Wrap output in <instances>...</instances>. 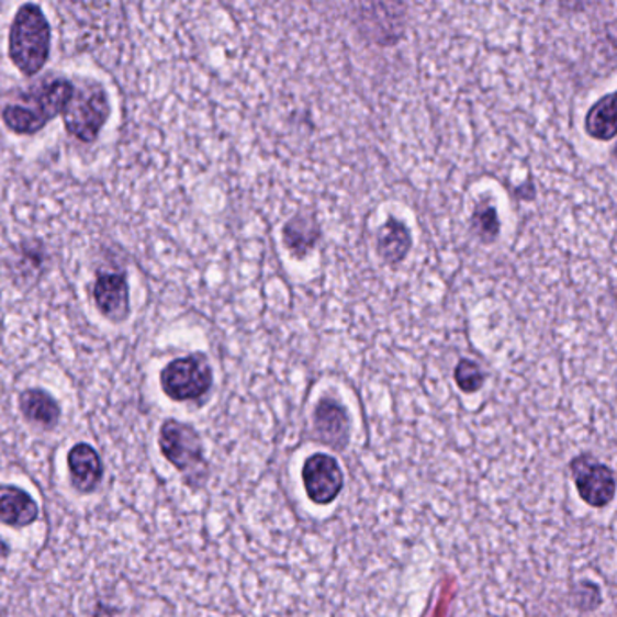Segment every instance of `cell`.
I'll list each match as a JSON object with an SVG mask.
<instances>
[{
	"mask_svg": "<svg viewBox=\"0 0 617 617\" xmlns=\"http://www.w3.org/2000/svg\"><path fill=\"white\" fill-rule=\"evenodd\" d=\"M72 94L71 78L49 75L33 83L15 102L2 109L5 130L16 136H35L53 120L63 116Z\"/></svg>",
	"mask_w": 617,
	"mask_h": 617,
	"instance_id": "obj_1",
	"label": "cell"
},
{
	"mask_svg": "<svg viewBox=\"0 0 617 617\" xmlns=\"http://www.w3.org/2000/svg\"><path fill=\"white\" fill-rule=\"evenodd\" d=\"M52 53V24L41 5L22 4L15 11L8 35V55L13 66L26 78L46 67Z\"/></svg>",
	"mask_w": 617,
	"mask_h": 617,
	"instance_id": "obj_2",
	"label": "cell"
},
{
	"mask_svg": "<svg viewBox=\"0 0 617 617\" xmlns=\"http://www.w3.org/2000/svg\"><path fill=\"white\" fill-rule=\"evenodd\" d=\"M72 94L63 113L64 127L80 144H93L113 113L108 89L97 78L75 77Z\"/></svg>",
	"mask_w": 617,
	"mask_h": 617,
	"instance_id": "obj_3",
	"label": "cell"
},
{
	"mask_svg": "<svg viewBox=\"0 0 617 617\" xmlns=\"http://www.w3.org/2000/svg\"><path fill=\"white\" fill-rule=\"evenodd\" d=\"M214 384L209 357L201 351L170 360L160 371V386L165 395L175 402L198 401L205 396Z\"/></svg>",
	"mask_w": 617,
	"mask_h": 617,
	"instance_id": "obj_4",
	"label": "cell"
},
{
	"mask_svg": "<svg viewBox=\"0 0 617 617\" xmlns=\"http://www.w3.org/2000/svg\"><path fill=\"white\" fill-rule=\"evenodd\" d=\"M160 449L164 457L181 473H205V449L200 433L191 424L180 423L175 418L165 420L160 427Z\"/></svg>",
	"mask_w": 617,
	"mask_h": 617,
	"instance_id": "obj_5",
	"label": "cell"
},
{
	"mask_svg": "<svg viewBox=\"0 0 617 617\" xmlns=\"http://www.w3.org/2000/svg\"><path fill=\"white\" fill-rule=\"evenodd\" d=\"M94 306L113 325H124L131 315L130 278L125 270H98L93 284Z\"/></svg>",
	"mask_w": 617,
	"mask_h": 617,
	"instance_id": "obj_6",
	"label": "cell"
},
{
	"mask_svg": "<svg viewBox=\"0 0 617 617\" xmlns=\"http://www.w3.org/2000/svg\"><path fill=\"white\" fill-rule=\"evenodd\" d=\"M572 479L577 493L591 507H605L616 494V479L613 469L597 462L591 455H582L571 462Z\"/></svg>",
	"mask_w": 617,
	"mask_h": 617,
	"instance_id": "obj_7",
	"label": "cell"
},
{
	"mask_svg": "<svg viewBox=\"0 0 617 617\" xmlns=\"http://www.w3.org/2000/svg\"><path fill=\"white\" fill-rule=\"evenodd\" d=\"M303 484L308 498L317 505H328L339 496L345 484L340 465L334 457L315 453L303 465Z\"/></svg>",
	"mask_w": 617,
	"mask_h": 617,
	"instance_id": "obj_8",
	"label": "cell"
},
{
	"mask_svg": "<svg viewBox=\"0 0 617 617\" xmlns=\"http://www.w3.org/2000/svg\"><path fill=\"white\" fill-rule=\"evenodd\" d=\"M67 468L71 482L80 493H93L103 476L102 460L89 444H77L69 449Z\"/></svg>",
	"mask_w": 617,
	"mask_h": 617,
	"instance_id": "obj_9",
	"label": "cell"
},
{
	"mask_svg": "<svg viewBox=\"0 0 617 617\" xmlns=\"http://www.w3.org/2000/svg\"><path fill=\"white\" fill-rule=\"evenodd\" d=\"M315 427L319 437L332 448L345 449L350 438V418L345 407L334 399H323L315 407Z\"/></svg>",
	"mask_w": 617,
	"mask_h": 617,
	"instance_id": "obj_10",
	"label": "cell"
},
{
	"mask_svg": "<svg viewBox=\"0 0 617 617\" xmlns=\"http://www.w3.org/2000/svg\"><path fill=\"white\" fill-rule=\"evenodd\" d=\"M38 518V505L24 489L0 485V521L10 527H27Z\"/></svg>",
	"mask_w": 617,
	"mask_h": 617,
	"instance_id": "obj_11",
	"label": "cell"
},
{
	"mask_svg": "<svg viewBox=\"0 0 617 617\" xmlns=\"http://www.w3.org/2000/svg\"><path fill=\"white\" fill-rule=\"evenodd\" d=\"M19 407L27 423L44 429H53L60 423V404L57 399L41 388L24 390L19 396Z\"/></svg>",
	"mask_w": 617,
	"mask_h": 617,
	"instance_id": "obj_12",
	"label": "cell"
},
{
	"mask_svg": "<svg viewBox=\"0 0 617 617\" xmlns=\"http://www.w3.org/2000/svg\"><path fill=\"white\" fill-rule=\"evenodd\" d=\"M413 236L406 223L399 222L396 217L391 216L377 236V254L382 261L395 267L399 262L407 258V254L412 253Z\"/></svg>",
	"mask_w": 617,
	"mask_h": 617,
	"instance_id": "obj_13",
	"label": "cell"
},
{
	"mask_svg": "<svg viewBox=\"0 0 617 617\" xmlns=\"http://www.w3.org/2000/svg\"><path fill=\"white\" fill-rule=\"evenodd\" d=\"M319 239V222L312 214H298L283 227L284 247L295 259L306 258Z\"/></svg>",
	"mask_w": 617,
	"mask_h": 617,
	"instance_id": "obj_14",
	"label": "cell"
},
{
	"mask_svg": "<svg viewBox=\"0 0 617 617\" xmlns=\"http://www.w3.org/2000/svg\"><path fill=\"white\" fill-rule=\"evenodd\" d=\"M585 131L588 136L610 142L616 136V98L614 94L599 98L586 113Z\"/></svg>",
	"mask_w": 617,
	"mask_h": 617,
	"instance_id": "obj_15",
	"label": "cell"
},
{
	"mask_svg": "<svg viewBox=\"0 0 617 617\" xmlns=\"http://www.w3.org/2000/svg\"><path fill=\"white\" fill-rule=\"evenodd\" d=\"M500 231H502V223L496 206L489 200H480L471 216V232L480 242L489 245L498 239Z\"/></svg>",
	"mask_w": 617,
	"mask_h": 617,
	"instance_id": "obj_16",
	"label": "cell"
},
{
	"mask_svg": "<svg viewBox=\"0 0 617 617\" xmlns=\"http://www.w3.org/2000/svg\"><path fill=\"white\" fill-rule=\"evenodd\" d=\"M455 381L463 393H476L485 384V371L479 362L471 359H462L455 368Z\"/></svg>",
	"mask_w": 617,
	"mask_h": 617,
	"instance_id": "obj_17",
	"label": "cell"
}]
</instances>
